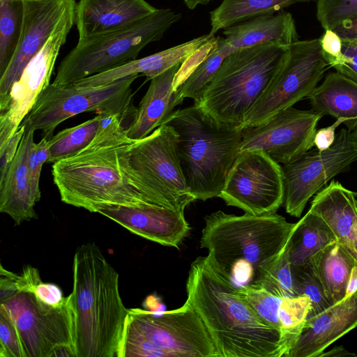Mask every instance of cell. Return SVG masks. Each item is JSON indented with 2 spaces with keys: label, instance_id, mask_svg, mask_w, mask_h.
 <instances>
[{
  "label": "cell",
  "instance_id": "cell-36",
  "mask_svg": "<svg viewBox=\"0 0 357 357\" xmlns=\"http://www.w3.org/2000/svg\"><path fill=\"white\" fill-rule=\"evenodd\" d=\"M255 284H260L277 297L294 298L298 296L294 289L291 265L287 246L273 267Z\"/></svg>",
  "mask_w": 357,
  "mask_h": 357
},
{
  "label": "cell",
  "instance_id": "cell-14",
  "mask_svg": "<svg viewBox=\"0 0 357 357\" xmlns=\"http://www.w3.org/2000/svg\"><path fill=\"white\" fill-rule=\"evenodd\" d=\"M219 197L246 213L276 212L284 201L281 165L263 151H239Z\"/></svg>",
  "mask_w": 357,
  "mask_h": 357
},
{
  "label": "cell",
  "instance_id": "cell-12",
  "mask_svg": "<svg viewBox=\"0 0 357 357\" xmlns=\"http://www.w3.org/2000/svg\"><path fill=\"white\" fill-rule=\"evenodd\" d=\"M0 310L13 320L26 357H53L59 347L75 349L74 314L68 296L61 305L51 306L32 291H19L1 301Z\"/></svg>",
  "mask_w": 357,
  "mask_h": 357
},
{
  "label": "cell",
  "instance_id": "cell-48",
  "mask_svg": "<svg viewBox=\"0 0 357 357\" xmlns=\"http://www.w3.org/2000/svg\"><path fill=\"white\" fill-rule=\"evenodd\" d=\"M352 142L357 149V125L350 131Z\"/></svg>",
  "mask_w": 357,
  "mask_h": 357
},
{
  "label": "cell",
  "instance_id": "cell-28",
  "mask_svg": "<svg viewBox=\"0 0 357 357\" xmlns=\"http://www.w3.org/2000/svg\"><path fill=\"white\" fill-rule=\"evenodd\" d=\"M335 241L334 234L326 222L309 209L294 224L287 245L291 266L309 264L313 256Z\"/></svg>",
  "mask_w": 357,
  "mask_h": 357
},
{
  "label": "cell",
  "instance_id": "cell-27",
  "mask_svg": "<svg viewBox=\"0 0 357 357\" xmlns=\"http://www.w3.org/2000/svg\"><path fill=\"white\" fill-rule=\"evenodd\" d=\"M310 264L331 305L347 296L357 259L344 245L337 241L328 244L312 257Z\"/></svg>",
  "mask_w": 357,
  "mask_h": 357
},
{
  "label": "cell",
  "instance_id": "cell-26",
  "mask_svg": "<svg viewBox=\"0 0 357 357\" xmlns=\"http://www.w3.org/2000/svg\"><path fill=\"white\" fill-rule=\"evenodd\" d=\"M311 109L322 116L343 118L351 131L357 125V82L335 70L310 93Z\"/></svg>",
  "mask_w": 357,
  "mask_h": 357
},
{
  "label": "cell",
  "instance_id": "cell-45",
  "mask_svg": "<svg viewBox=\"0 0 357 357\" xmlns=\"http://www.w3.org/2000/svg\"><path fill=\"white\" fill-rule=\"evenodd\" d=\"M343 43L357 41V17L342 22L333 29Z\"/></svg>",
  "mask_w": 357,
  "mask_h": 357
},
{
  "label": "cell",
  "instance_id": "cell-10",
  "mask_svg": "<svg viewBox=\"0 0 357 357\" xmlns=\"http://www.w3.org/2000/svg\"><path fill=\"white\" fill-rule=\"evenodd\" d=\"M139 76L96 86L50 84L22 122L29 123L34 130H42L43 137L50 139L59 124L84 112L116 114L124 119L130 112L136 113L137 109L131 104V85Z\"/></svg>",
  "mask_w": 357,
  "mask_h": 357
},
{
  "label": "cell",
  "instance_id": "cell-9",
  "mask_svg": "<svg viewBox=\"0 0 357 357\" xmlns=\"http://www.w3.org/2000/svg\"><path fill=\"white\" fill-rule=\"evenodd\" d=\"M178 134L162 124L137 140L128 152L131 173L153 203L184 213L195 199L184 178L177 154Z\"/></svg>",
  "mask_w": 357,
  "mask_h": 357
},
{
  "label": "cell",
  "instance_id": "cell-42",
  "mask_svg": "<svg viewBox=\"0 0 357 357\" xmlns=\"http://www.w3.org/2000/svg\"><path fill=\"white\" fill-rule=\"evenodd\" d=\"M319 40L321 49L329 64L342 56L343 43L333 29H325V32L319 38Z\"/></svg>",
  "mask_w": 357,
  "mask_h": 357
},
{
  "label": "cell",
  "instance_id": "cell-5",
  "mask_svg": "<svg viewBox=\"0 0 357 357\" xmlns=\"http://www.w3.org/2000/svg\"><path fill=\"white\" fill-rule=\"evenodd\" d=\"M162 124L178 134V157L195 199L219 197L240 151L243 128L215 120L195 103L174 111Z\"/></svg>",
  "mask_w": 357,
  "mask_h": 357
},
{
  "label": "cell",
  "instance_id": "cell-22",
  "mask_svg": "<svg viewBox=\"0 0 357 357\" xmlns=\"http://www.w3.org/2000/svg\"><path fill=\"white\" fill-rule=\"evenodd\" d=\"M310 209L328 225L337 241L357 259V201L355 193L331 180L312 201Z\"/></svg>",
  "mask_w": 357,
  "mask_h": 357
},
{
  "label": "cell",
  "instance_id": "cell-31",
  "mask_svg": "<svg viewBox=\"0 0 357 357\" xmlns=\"http://www.w3.org/2000/svg\"><path fill=\"white\" fill-rule=\"evenodd\" d=\"M100 116L74 127L64 129L49 139L50 156L47 163H55L70 158L86 148L96 137Z\"/></svg>",
  "mask_w": 357,
  "mask_h": 357
},
{
  "label": "cell",
  "instance_id": "cell-8",
  "mask_svg": "<svg viewBox=\"0 0 357 357\" xmlns=\"http://www.w3.org/2000/svg\"><path fill=\"white\" fill-rule=\"evenodd\" d=\"M182 17L170 8L157 9L131 26L89 39L79 40L60 63L52 84H74L137 59L149 44L160 40Z\"/></svg>",
  "mask_w": 357,
  "mask_h": 357
},
{
  "label": "cell",
  "instance_id": "cell-6",
  "mask_svg": "<svg viewBox=\"0 0 357 357\" xmlns=\"http://www.w3.org/2000/svg\"><path fill=\"white\" fill-rule=\"evenodd\" d=\"M287 50L267 43L231 52L194 103L215 120L243 128L248 113L280 70Z\"/></svg>",
  "mask_w": 357,
  "mask_h": 357
},
{
  "label": "cell",
  "instance_id": "cell-34",
  "mask_svg": "<svg viewBox=\"0 0 357 357\" xmlns=\"http://www.w3.org/2000/svg\"><path fill=\"white\" fill-rule=\"evenodd\" d=\"M291 271L296 295L305 296L310 302L311 310L307 318L332 305L310 263L300 266H291Z\"/></svg>",
  "mask_w": 357,
  "mask_h": 357
},
{
  "label": "cell",
  "instance_id": "cell-13",
  "mask_svg": "<svg viewBox=\"0 0 357 357\" xmlns=\"http://www.w3.org/2000/svg\"><path fill=\"white\" fill-rule=\"evenodd\" d=\"M356 160L357 149L350 131L343 128L328 149L320 151L315 148L282 164L286 212L299 218L310 199L337 174L347 171Z\"/></svg>",
  "mask_w": 357,
  "mask_h": 357
},
{
  "label": "cell",
  "instance_id": "cell-20",
  "mask_svg": "<svg viewBox=\"0 0 357 357\" xmlns=\"http://www.w3.org/2000/svg\"><path fill=\"white\" fill-rule=\"evenodd\" d=\"M156 10L146 0H79L75 10L79 40L128 28Z\"/></svg>",
  "mask_w": 357,
  "mask_h": 357
},
{
  "label": "cell",
  "instance_id": "cell-44",
  "mask_svg": "<svg viewBox=\"0 0 357 357\" xmlns=\"http://www.w3.org/2000/svg\"><path fill=\"white\" fill-rule=\"evenodd\" d=\"M345 121L343 118L336 119L331 126L317 130L314 137L315 147L320 151L328 149L335 140L337 128Z\"/></svg>",
  "mask_w": 357,
  "mask_h": 357
},
{
  "label": "cell",
  "instance_id": "cell-32",
  "mask_svg": "<svg viewBox=\"0 0 357 357\" xmlns=\"http://www.w3.org/2000/svg\"><path fill=\"white\" fill-rule=\"evenodd\" d=\"M233 52L225 38L218 36L215 47L177 89L180 100L183 102L187 98L197 100L224 59Z\"/></svg>",
  "mask_w": 357,
  "mask_h": 357
},
{
  "label": "cell",
  "instance_id": "cell-39",
  "mask_svg": "<svg viewBox=\"0 0 357 357\" xmlns=\"http://www.w3.org/2000/svg\"><path fill=\"white\" fill-rule=\"evenodd\" d=\"M49 156L48 139L43 137L39 142L31 144L28 155V169L32 191L37 202L41 197L39 182L42 167L47 162Z\"/></svg>",
  "mask_w": 357,
  "mask_h": 357
},
{
  "label": "cell",
  "instance_id": "cell-23",
  "mask_svg": "<svg viewBox=\"0 0 357 357\" xmlns=\"http://www.w3.org/2000/svg\"><path fill=\"white\" fill-rule=\"evenodd\" d=\"M215 37L209 33L203 35L153 54L136 59L108 71L87 77L74 84L77 86H96L140 75H145L147 79H151L174 66L183 63Z\"/></svg>",
  "mask_w": 357,
  "mask_h": 357
},
{
  "label": "cell",
  "instance_id": "cell-30",
  "mask_svg": "<svg viewBox=\"0 0 357 357\" xmlns=\"http://www.w3.org/2000/svg\"><path fill=\"white\" fill-rule=\"evenodd\" d=\"M24 0H0V77L16 51L24 16Z\"/></svg>",
  "mask_w": 357,
  "mask_h": 357
},
{
  "label": "cell",
  "instance_id": "cell-7",
  "mask_svg": "<svg viewBox=\"0 0 357 357\" xmlns=\"http://www.w3.org/2000/svg\"><path fill=\"white\" fill-rule=\"evenodd\" d=\"M119 357H220L204 321L187 301L171 311L130 309Z\"/></svg>",
  "mask_w": 357,
  "mask_h": 357
},
{
  "label": "cell",
  "instance_id": "cell-24",
  "mask_svg": "<svg viewBox=\"0 0 357 357\" xmlns=\"http://www.w3.org/2000/svg\"><path fill=\"white\" fill-rule=\"evenodd\" d=\"M181 64H176L151 79L132 122L126 128L129 138L139 140L147 137L163 123L177 105L182 103L178 91L173 86Z\"/></svg>",
  "mask_w": 357,
  "mask_h": 357
},
{
  "label": "cell",
  "instance_id": "cell-16",
  "mask_svg": "<svg viewBox=\"0 0 357 357\" xmlns=\"http://www.w3.org/2000/svg\"><path fill=\"white\" fill-rule=\"evenodd\" d=\"M321 117L312 109H283L260 126L244 128L240 151L261 150L279 164L288 163L314 146Z\"/></svg>",
  "mask_w": 357,
  "mask_h": 357
},
{
  "label": "cell",
  "instance_id": "cell-41",
  "mask_svg": "<svg viewBox=\"0 0 357 357\" xmlns=\"http://www.w3.org/2000/svg\"><path fill=\"white\" fill-rule=\"evenodd\" d=\"M24 130L25 125L22 123L6 144L0 149V179L4 176L9 164L15 158Z\"/></svg>",
  "mask_w": 357,
  "mask_h": 357
},
{
  "label": "cell",
  "instance_id": "cell-46",
  "mask_svg": "<svg viewBox=\"0 0 357 357\" xmlns=\"http://www.w3.org/2000/svg\"><path fill=\"white\" fill-rule=\"evenodd\" d=\"M340 357V356H356V354L350 353L342 346H335L330 351L321 353L319 357Z\"/></svg>",
  "mask_w": 357,
  "mask_h": 357
},
{
  "label": "cell",
  "instance_id": "cell-38",
  "mask_svg": "<svg viewBox=\"0 0 357 357\" xmlns=\"http://www.w3.org/2000/svg\"><path fill=\"white\" fill-rule=\"evenodd\" d=\"M0 357H26L13 320L1 310H0Z\"/></svg>",
  "mask_w": 357,
  "mask_h": 357
},
{
  "label": "cell",
  "instance_id": "cell-49",
  "mask_svg": "<svg viewBox=\"0 0 357 357\" xmlns=\"http://www.w3.org/2000/svg\"><path fill=\"white\" fill-rule=\"evenodd\" d=\"M352 43H354L355 45H356V46H357V41L352 42Z\"/></svg>",
  "mask_w": 357,
  "mask_h": 357
},
{
  "label": "cell",
  "instance_id": "cell-37",
  "mask_svg": "<svg viewBox=\"0 0 357 357\" xmlns=\"http://www.w3.org/2000/svg\"><path fill=\"white\" fill-rule=\"evenodd\" d=\"M357 17V0H317V18L325 29Z\"/></svg>",
  "mask_w": 357,
  "mask_h": 357
},
{
  "label": "cell",
  "instance_id": "cell-17",
  "mask_svg": "<svg viewBox=\"0 0 357 357\" xmlns=\"http://www.w3.org/2000/svg\"><path fill=\"white\" fill-rule=\"evenodd\" d=\"M24 21L15 54L0 77V104L7 98L13 83L26 65L52 35L75 0H24Z\"/></svg>",
  "mask_w": 357,
  "mask_h": 357
},
{
  "label": "cell",
  "instance_id": "cell-29",
  "mask_svg": "<svg viewBox=\"0 0 357 357\" xmlns=\"http://www.w3.org/2000/svg\"><path fill=\"white\" fill-rule=\"evenodd\" d=\"M312 1L314 0H223L209 13L211 27L209 34L215 36L220 29L250 18L274 14L291 5Z\"/></svg>",
  "mask_w": 357,
  "mask_h": 357
},
{
  "label": "cell",
  "instance_id": "cell-47",
  "mask_svg": "<svg viewBox=\"0 0 357 357\" xmlns=\"http://www.w3.org/2000/svg\"><path fill=\"white\" fill-rule=\"evenodd\" d=\"M214 0H183L185 6L190 10L195 9L197 6H206Z\"/></svg>",
  "mask_w": 357,
  "mask_h": 357
},
{
  "label": "cell",
  "instance_id": "cell-1",
  "mask_svg": "<svg viewBox=\"0 0 357 357\" xmlns=\"http://www.w3.org/2000/svg\"><path fill=\"white\" fill-rule=\"evenodd\" d=\"M186 291L220 357H287L291 343L255 312L208 255L192 262Z\"/></svg>",
  "mask_w": 357,
  "mask_h": 357
},
{
  "label": "cell",
  "instance_id": "cell-18",
  "mask_svg": "<svg viewBox=\"0 0 357 357\" xmlns=\"http://www.w3.org/2000/svg\"><path fill=\"white\" fill-rule=\"evenodd\" d=\"M92 212L107 217L135 234L166 246L178 248L190 229L184 213L155 204H100Z\"/></svg>",
  "mask_w": 357,
  "mask_h": 357
},
{
  "label": "cell",
  "instance_id": "cell-35",
  "mask_svg": "<svg viewBox=\"0 0 357 357\" xmlns=\"http://www.w3.org/2000/svg\"><path fill=\"white\" fill-rule=\"evenodd\" d=\"M310 310V302L305 296L282 298L279 311L280 321L283 333L292 346L299 335Z\"/></svg>",
  "mask_w": 357,
  "mask_h": 357
},
{
  "label": "cell",
  "instance_id": "cell-33",
  "mask_svg": "<svg viewBox=\"0 0 357 357\" xmlns=\"http://www.w3.org/2000/svg\"><path fill=\"white\" fill-rule=\"evenodd\" d=\"M237 292L263 321L284 335L279 317L280 307L283 298L273 295L258 284L237 287ZM284 336L285 337L284 335Z\"/></svg>",
  "mask_w": 357,
  "mask_h": 357
},
{
  "label": "cell",
  "instance_id": "cell-21",
  "mask_svg": "<svg viewBox=\"0 0 357 357\" xmlns=\"http://www.w3.org/2000/svg\"><path fill=\"white\" fill-rule=\"evenodd\" d=\"M25 130L13 160L0 179V211L10 216L16 225L37 218L28 169V155L33 141L34 130L26 122Z\"/></svg>",
  "mask_w": 357,
  "mask_h": 357
},
{
  "label": "cell",
  "instance_id": "cell-19",
  "mask_svg": "<svg viewBox=\"0 0 357 357\" xmlns=\"http://www.w3.org/2000/svg\"><path fill=\"white\" fill-rule=\"evenodd\" d=\"M357 326V289L324 311L307 319L287 357H319Z\"/></svg>",
  "mask_w": 357,
  "mask_h": 357
},
{
  "label": "cell",
  "instance_id": "cell-11",
  "mask_svg": "<svg viewBox=\"0 0 357 357\" xmlns=\"http://www.w3.org/2000/svg\"><path fill=\"white\" fill-rule=\"evenodd\" d=\"M329 68L319 38L298 40L287 46L280 70L248 113L243 129L260 126L307 98Z\"/></svg>",
  "mask_w": 357,
  "mask_h": 357
},
{
  "label": "cell",
  "instance_id": "cell-40",
  "mask_svg": "<svg viewBox=\"0 0 357 357\" xmlns=\"http://www.w3.org/2000/svg\"><path fill=\"white\" fill-rule=\"evenodd\" d=\"M342 52L340 59L330 63L331 67L357 82V46L343 43Z\"/></svg>",
  "mask_w": 357,
  "mask_h": 357
},
{
  "label": "cell",
  "instance_id": "cell-3",
  "mask_svg": "<svg viewBox=\"0 0 357 357\" xmlns=\"http://www.w3.org/2000/svg\"><path fill=\"white\" fill-rule=\"evenodd\" d=\"M68 298L76 357H119L130 309L120 296L119 273L94 243L76 250Z\"/></svg>",
  "mask_w": 357,
  "mask_h": 357
},
{
  "label": "cell",
  "instance_id": "cell-4",
  "mask_svg": "<svg viewBox=\"0 0 357 357\" xmlns=\"http://www.w3.org/2000/svg\"><path fill=\"white\" fill-rule=\"evenodd\" d=\"M204 221L200 248L236 287L257 283L273 267L295 224L276 212L236 215L218 211Z\"/></svg>",
  "mask_w": 357,
  "mask_h": 357
},
{
  "label": "cell",
  "instance_id": "cell-25",
  "mask_svg": "<svg viewBox=\"0 0 357 357\" xmlns=\"http://www.w3.org/2000/svg\"><path fill=\"white\" fill-rule=\"evenodd\" d=\"M222 33L234 51L267 43L287 47L298 40L295 21L287 12L259 15L225 29Z\"/></svg>",
  "mask_w": 357,
  "mask_h": 357
},
{
  "label": "cell",
  "instance_id": "cell-43",
  "mask_svg": "<svg viewBox=\"0 0 357 357\" xmlns=\"http://www.w3.org/2000/svg\"><path fill=\"white\" fill-rule=\"evenodd\" d=\"M32 292L41 302L51 306L61 305L66 298L63 296L61 289L56 284L42 281L34 287Z\"/></svg>",
  "mask_w": 357,
  "mask_h": 357
},
{
  "label": "cell",
  "instance_id": "cell-2",
  "mask_svg": "<svg viewBox=\"0 0 357 357\" xmlns=\"http://www.w3.org/2000/svg\"><path fill=\"white\" fill-rule=\"evenodd\" d=\"M122 121L119 118L98 129L86 148L52 165L54 183L63 202L90 212L100 204H154L131 173L128 155L137 140L128 137Z\"/></svg>",
  "mask_w": 357,
  "mask_h": 357
},
{
  "label": "cell",
  "instance_id": "cell-15",
  "mask_svg": "<svg viewBox=\"0 0 357 357\" xmlns=\"http://www.w3.org/2000/svg\"><path fill=\"white\" fill-rule=\"evenodd\" d=\"M75 7L70 9L40 50L13 83L0 104V149L17 130L41 92L50 84L56 60L74 25Z\"/></svg>",
  "mask_w": 357,
  "mask_h": 357
}]
</instances>
